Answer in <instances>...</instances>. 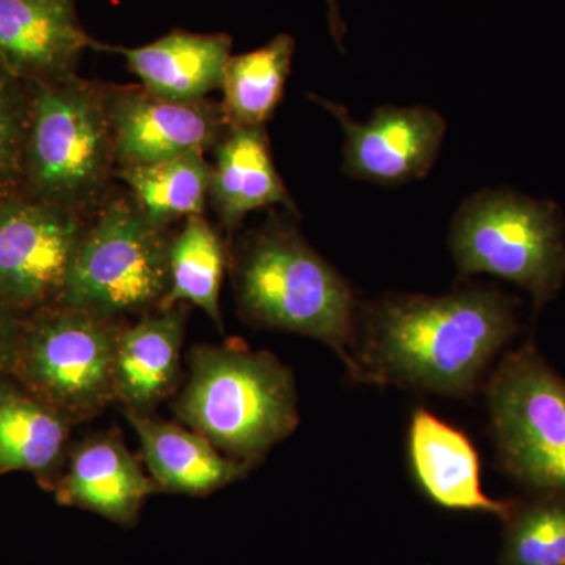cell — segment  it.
Here are the masks:
<instances>
[{"instance_id": "cell-1", "label": "cell", "mask_w": 565, "mask_h": 565, "mask_svg": "<svg viewBox=\"0 0 565 565\" xmlns=\"http://www.w3.org/2000/svg\"><path fill=\"white\" fill-rule=\"evenodd\" d=\"M519 329L511 297L486 286L446 296L396 294L360 308L351 377L468 397Z\"/></svg>"}, {"instance_id": "cell-2", "label": "cell", "mask_w": 565, "mask_h": 565, "mask_svg": "<svg viewBox=\"0 0 565 565\" xmlns=\"http://www.w3.org/2000/svg\"><path fill=\"white\" fill-rule=\"evenodd\" d=\"M178 422L230 459L255 467L300 422L292 371L239 340L195 345L173 403Z\"/></svg>"}, {"instance_id": "cell-3", "label": "cell", "mask_w": 565, "mask_h": 565, "mask_svg": "<svg viewBox=\"0 0 565 565\" xmlns=\"http://www.w3.org/2000/svg\"><path fill=\"white\" fill-rule=\"evenodd\" d=\"M245 321L329 345L351 373L360 307L351 286L294 226L270 221L245 237L233 259Z\"/></svg>"}, {"instance_id": "cell-4", "label": "cell", "mask_w": 565, "mask_h": 565, "mask_svg": "<svg viewBox=\"0 0 565 565\" xmlns=\"http://www.w3.org/2000/svg\"><path fill=\"white\" fill-rule=\"evenodd\" d=\"M31 87L22 195L85 211L102 200L117 163L106 88L76 74Z\"/></svg>"}, {"instance_id": "cell-5", "label": "cell", "mask_w": 565, "mask_h": 565, "mask_svg": "<svg viewBox=\"0 0 565 565\" xmlns=\"http://www.w3.org/2000/svg\"><path fill=\"white\" fill-rule=\"evenodd\" d=\"M449 244L462 277L489 274L515 282L535 308L563 286L564 221L553 202L511 191L476 193L457 212Z\"/></svg>"}, {"instance_id": "cell-6", "label": "cell", "mask_w": 565, "mask_h": 565, "mask_svg": "<svg viewBox=\"0 0 565 565\" xmlns=\"http://www.w3.org/2000/svg\"><path fill=\"white\" fill-rule=\"evenodd\" d=\"M170 241L136 203H107L85 230L58 305L117 321L158 310L169 289Z\"/></svg>"}, {"instance_id": "cell-7", "label": "cell", "mask_w": 565, "mask_h": 565, "mask_svg": "<svg viewBox=\"0 0 565 565\" xmlns=\"http://www.w3.org/2000/svg\"><path fill=\"white\" fill-rule=\"evenodd\" d=\"M122 323L79 308L25 316L9 377L85 423L115 404L114 360Z\"/></svg>"}, {"instance_id": "cell-8", "label": "cell", "mask_w": 565, "mask_h": 565, "mask_svg": "<svg viewBox=\"0 0 565 565\" xmlns=\"http://www.w3.org/2000/svg\"><path fill=\"white\" fill-rule=\"evenodd\" d=\"M486 394L504 470L534 494L565 497L563 379L526 344L501 360Z\"/></svg>"}, {"instance_id": "cell-9", "label": "cell", "mask_w": 565, "mask_h": 565, "mask_svg": "<svg viewBox=\"0 0 565 565\" xmlns=\"http://www.w3.org/2000/svg\"><path fill=\"white\" fill-rule=\"evenodd\" d=\"M87 226L22 193L0 200V303L24 318L58 305Z\"/></svg>"}, {"instance_id": "cell-10", "label": "cell", "mask_w": 565, "mask_h": 565, "mask_svg": "<svg viewBox=\"0 0 565 565\" xmlns=\"http://www.w3.org/2000/svg\"><path fill=\"white\" fill-rule=\"evenodd\" d=\"M115 161L145 166L217 147L230 126L221 104L180 103L143 87L106 88Z\"/></svg>"}, {"instance_id": "cell-11", "label": "cell", "mask_w": 565, "mask_h": 565, "mask_svg": "<svg viewBox=\"0 0 565 565\" xmlns=\"http://www.w3.org/2000/svg\"><path fill=\"white\" fill-rule=\"evenodd\" d=\"M311 98L343 126V170L349 177L396 185L426 177L437 161L446 121L430 107L385 106L370 121L359 122L340 104Z\"/></svg>"}, {"instance_id": "cell-12", "label": "cell", "mask_w": 565, "mask_h": 565, "mask_svg": "<svg viewBox=\"0 0 565 565\" xmlns=\"http://www.w3.org/2000/svg\"><path fill=\"white\" fill-rule=\"evenodd\" d=\"M156 492L150 475L115 430L71 446L52 489L58 504L92 512L122 527L139 522L145 501Z\"/></svg>"}, {"instance_id": "cell-13", "label": "cell", "mask_w": 565, "mask_h": 565, "mask_svg": "<svg viewBox=\"0 0 565 565\" xmlns=\"http://www.w3.org/2000/svg\"><path fill=\"white\" fill-rule=\"evenodd\" d=\"M98 44L74 0H0V62L29 84L74 76L84 51Z\"/></svg>"}, {"instance_id": "cell-14", "label": "cell", "mask_w": 565, "mask_h": 565, "mask_svg": "<svg viewBox=\"0 0 565 565\" xmlns=\"http://www.w3.org/2000/svg\"><path fill=\"white\" fill-rule=\"evenodd\" d=\"M188 316V305L181 303L121 327L114 360L115 404L121 412L154 414L181 388Z\"/></svg>"}, {"instance_id": "cell-15", "label": "cell", "mask_w": 565, "mask_h": 565, "mask_svg": "<svg viewBox=\"0 0 565 565\" xmlns=\"http://www.w3.org/2000/svg\"><path fill=\"white\" fill-rule=\"evenodd\" d=\"M408 459L418 486L440 508L484 512L505 519L515 501L493 500L481 486V463L470 438L427 408L408 426Z\"/></svg>"}, {"instance_id": "cell-16", "label": "cell", "mask_w": 565, "mask_h": 565, "mask_svg": "<svg viewBox=\"0 0 565 565\" xmlns=\"http://www.w3.org/2000/svg\"><path fill=\"white\" fill-rule=\"evenodd\" d=\"M139 437L141 457L158 492L207 497L250 473L247 465L230 459L210 440L154 414L122 412Z\"/></svg>"}, {"instance_id": "cell-17", "label": "cell", "mask_w": 565, "mask_h": 565, "mask_svg": "<svg viewBox=\"0 0 565 565\" xmlns=\"http://www.w3.org/2000/svg\"><path fill=\"white\" fill-rule=\"evenodd\" d=\"M232 47L226 33L185 31L170 32L140 47L98 44V50L121 54L145 90L180 103L202 102L221 88Z\"/></svg>"}, {"instance_id": "cell-18", "label": "cell", "mask_w": 565, "mask_h": 565, "mask_svg": "<svg viewBox=\"0 0 565 565\" xmlns=\"http://www.w3.org/2000/svg\"><path fill=\"white\" fill-rule=\"evenodd\" d=\"M77 424L13 379L0 377V476L25 471L52 492Z\"/></svg>"}, {"instance_id": "cell-19", "label": "cell", "mask_w": 565, "mask_h": 565, "mask_svg": "<svg viewBox=\"0 0 565 565\" xmlns=\"http://www.w3.org/2000/svg\"><path fill=\"white\" fill-rule=\"evenodd\" d=\"M214 150L210 200L230 233L262 207L282 204L296 211L275 169L264 126H232Z\"/></svg>"}, {"instance_id": "cell-20", "label": "cell", "mask_w": 565, "mask_h": 565, "mask_svg": "<svg viewBox=\"0 0 565 565\" xmlns=\"http://www.w3.org/2000/svg\"><path fill=\"white\" fill-rule=\"evenodd\" d=\"M228 264L221 234L202 214L192 215L170 241L169 289L159 310L193 305L222 330L221 289Z\"/></svg>"}, {"instance_id": "cell-21", "label": "cell", "mask_w": 565, "mask_h": 565, "mask_svg": "<svg viewBox=\"0 0 565 565\" xmlns=\"http://www.w3.org/2000/svg\"><path fill=\"white\" fill-rule=\"evenodd\" d=\"M294 50L296 41L281 33L259 50L230 57L221 85L230 126L258 128L273 117L291 73Z\"/></svg>"}, {"instance_id": "cell-22", "label": "cell", "mask_w": 565, "mask_h": 565, "mask_svg": "<svg viewBox=\"0 0 565 565\" xmlns=\"http://www.w3.org/2000/svg\"><path fill=\"white\" fill-rule=\"evenodd\" d=\"M134 203L161 226L202 214L210 199L212 166L204 152H189L167 161L120 167Z\"/></svg>"}, {"instance_id": "cell-23", "label": "cell", "mask_w": 565, "mask_h": 565, "mask_svg": "<svg viewBox=\"0 0 565 565\" xmlns=\"http://www.w3.org/2000/svg\"><path fill=\"white\" fill-rule=\"evenodd\" d=\"M504 523L500 565H565V497L515 501Z\"/></svg>"}, {"instance_id": "cell-24", "label": "cell", "mask_w": 565, "mask_h": 565, "mask_svg": "<svg viewBox=\"0 0 565 565\" xmlns=\"http://www.w3.org/2000/svg\"><path fill=\"white\" fill-rule=\"evenodd\" d=\"M32 87L0 62V200L21 195Z\"/></svg>"}, {"instance_id": "cell-25", "label": "cell", "mask_w": 565, "mask_h": 565, "mask_svg": "<svg viewBox=\"0 0 565 565\" xmlns=\"http://www.w3.org/2000/svg\"><path fill=\"white\" fill-rule=\"evenodd\" d=\"M24 319V316L0 303V377L10 375Z\"/></svg>"}, {"instance_id": "cell-26", "label": "cell", "mask_w": 565, "mask_h": 565, "mask_svg": "<svg viewBox=\"0 0 565 565\" xmlns=\"http://www.w3.org/2000/svg\"><path fill=\"white\" fill-rule=\"evenodd\" d=\"M329 21L333 39L337 41L338 47L343 50L344 22L341 20L338 0H329Z\"/></svg>"}]
</instances>
